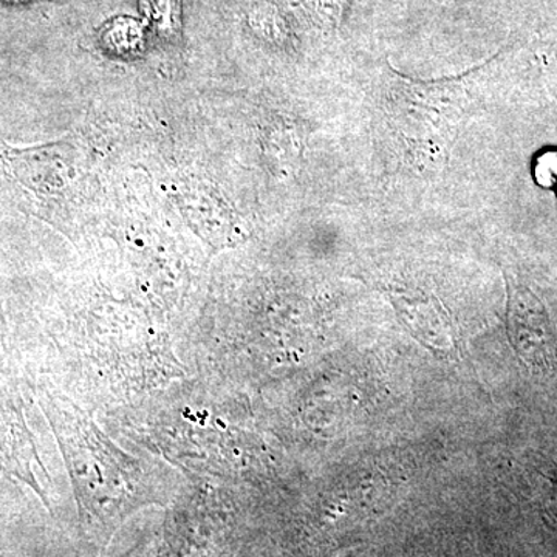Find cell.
Segmentation results:
<instances>
[{"mask_svg": "<svg viewBox=\"0 0 557 557\" xmlns=\"http://www.w3.org/2000/svg\"><path fill=\"white\" fill-rule=\"evenodd\" d=\"M509 333L516 354L534 372L557 366V338L547 314L531 296H520L509 318Z\"/></svg>", "mask_w": 557, "mask_h": 557, "instance_id": "6da1fadb", "label": "cell"}, {"mask_svg": "<svg viewBox=\"0 0 557 557\" xmlns=\"http://www.w3.org/2000/svg\"><path fill=\"white\" fill-rule=\"evenodd\" d=\"M16 421L13 408L0 395V467L9 469L21 479L30 480L27 448Z\"/></svg>", "mask_w": 557, "mask_h": 557, "instance_id": "7a4b0ae2", "label": "cell"}, {"mask_svg": "<svg viewBox=\"0 0 557 557\" xmlns=\"http://www.w3.org/2000/svg\"><path fill=\"white\" fill-rule=\"evenodd\" d=\"M534 180L542 188H557V150H547L537 157L534 164Z\"/></svg>", "mask_w": 557, "mask_h": 557, "instance_id": "3957f363", "label": "cell"}, {"mask_svg": "<svg viewBox=\"0 0 557 557\" xmlns=\"http://www.w3.org/2000/svg\"><path fill=\"white\" fill-rule=\"evenodd\" d=\"M549 496L547 500V508L549 516L557 522V475L553 479L552 486H549Z\"/></svg>", "mask_w": 557, "mask_h": 557, "instance_id": "277c9868", "label": "cell"}, {"mask_svg": "<svg viewBox=\"0 0 557 557\" xmlns=\"http://www.w3.org/2000/svg\"><path fill=\"white\" fill-rule=\"evenodd\" d=\"M555 190H556V194H557V188Z\"/></svg>", "mask_w": 557, "mask_h": 557, "instance_id": "5b68a950", "label": "cell"}]
</instances>
